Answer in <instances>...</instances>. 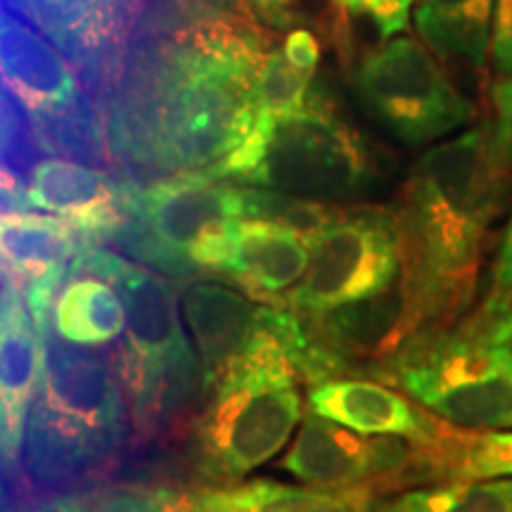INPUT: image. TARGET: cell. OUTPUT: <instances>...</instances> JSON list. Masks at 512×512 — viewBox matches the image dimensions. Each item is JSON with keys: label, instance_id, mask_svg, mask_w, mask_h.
<instances>
[{"label": "cell", "instance_id": "6da1fadb", "mask_svg": "<svg viewBox=\"0 0 512 512\" xmlns=\"http://www.w3.org/2000/svg\"><path fill=\"white\" fill-rule=\"evenodd\" d=\"M271 31L252 10L147 0L100 93L114 159L176 176L223 162L254 126V81Z\"/></svg>", "mask_w": 512, "mask_h": 512}, {"label": "cell", "instance_id": "7a4b0ae2", "mask_svg": "<svg viewBox=\"0 0 512 512\" xmlns=\"http://www.w3.org/2000/svg\"><path fill=\"white\" fill-rule=\"evenodd\" d=\"M496 131L470 128L430 147L408 174L396 209L403 285L422 320L463 309L472 294L508 174Z\"/></svg>", "mask_w": 512, "mask_h": 512}, {"label": "cell", "instance_id": "3957f363", "mask_svg": "<svg viewBox=\"0 0 512 512\" xmlns=\"http://www.w3.org/2000/svg\"><path fill=\"white\" fill-rule=\"evenodd\" d=\"M119 366L105 351L72 347L53 325L43 332V375L24 437V475L46 494L100 482L128 439Z\"/></svg>", "mask_w": 512, "mask_h": 512}, {"label": "cell", "instance_id": "277c9868", "mask_svg": "<svg viewBox=\"0 0 512 512\" xmlns=\"http://www.w3.org/2000/svg\"><path fill=\"white\" fill-rule=\"evenodd\" d=\"M294 323L290 306H273L268 330L204 392L190 427L188 456L211 486L245 479L290 441L302 420L297 370L285 351Z\"/></svg>", "mask_w": 512, "mask_h": 512}, {"label": "cell", "instance_id": "5b68a950", "mask_svg": "<svg viewBox=\"0 0 512 512\" xmlns=\"http://www.w3.org/2000/svg\"><path fill=\"white\" fill-rule=\"evenodd\" d=\"M69 273L100 275L119 292L126 309L119 375L128 411L140 437H164L204 394L200 358L185 337L174 285L150 266L100 245L81 249Z\"/></svg>", "mask_w": 512, "mask_h": 512}, {"label": "cell", "instance_id": "8992f818", "mask_svg": "<svg viewBox=\"0 0 512 512\" xmlns=\"http://www.w3.org/2000/svg\"><path fill=\"white\" fill-rule=\"evenodd\" d=\"M204 174L328 204L373 188L377 166L361 133L313 86L302 110L254 117L247 138Z\"/></svg>", "mask_w": 512, "mask_h": 512}, {"label": "cell", "instance_id": "52a82bcc", "mask_svg": "<svg viewBox=\"0 0 512 512\" xmlns=\"http://www.w3.org/2000/svg\"><path fill=\"white\" fill-rule=\"evenodd\" d=\"M242 219L240 183L204 171L164 176L147 185L136 183L128 219L110 242L138 264L174 278L221 275Z\"/></svg>", "mask_w": 512, "mask_h": 512}, {"label": "cell", "instance_id": "ba28073f", "mask_svg": "<svg viewBox=\"0 0 512 512\" xmlns=\"http://www.w3.org/2000/svg\"><path fill=\"white\" fill-rule=\"evenodd\" d=\"M377 370L441 420L467 430H512V370L472 332L413 337Z\"/></svg>", "mask_w": 512, "mask_h": 512}, {"label": "cell", "instance_id": "9c48e42d", "mask_svg": "<svg viewBox=\"0 0 512 512\" xmlns=\"http://www.w3.org/2000/svg\"><path fill=\"white\" fill-rule=\"evenodd\" d=\"M354 91L377 124L413 147L446 138L475 117L472 102L415 38H389L370 50L354 72Z\"/></svg>", "mask_w": 512, "mask_h": 512}, {"label": "cell", "instance_id": "30bf717a", "mask_svg": "<svg viewBox=\"0 0 512 512\" xmlns=\"http://www.w3.org/2000/svg\"><path fill=\"white\" fill-rule=\"evenodd\" d=\"M403 275L396 211H339L311 235V264L287 306L302 316L337 309L387 292Z\"/></svg>", "mask_w": 512, "mask_h": 512}, {"label": "cell", "instance_id": "8fae6325", "mask_svg": "<svg viewBox=\"0 0 512 512\" xmlns=\"http://www.w3.org/2000/svg\"><path fill=\"white\" fill-rule=\"evenodd\" d=\"M280 465L320 489H354L415 477L422 456L411 439L361 434L309 411Z\"/></svg>", "mask_w": 512, "mask_h": 512}, {"label": "cell", "instance_id": "7c38bea8", "mask_svg": "<svg viewBox=\"0 0 512 512\" xmlns=\"http://www.w3.org/2000/svg\"><path fill=\"white\" fill-rule=\"evenodd\" d=\"M72 60L93 95L105 88L147 0H8Z\"/></svg>", "mask_w": 512, "mask_h": 512}, {"label": "cell", "instance_id": "4fadbf2b", "mask_svg": "<svg viewBox=\"0 0 512 512\" xmlns=\"http://www.w3.org/2000/svg\"><path fill=\"white\" fill-rule=\"evenodd\" d=\"M133 188L136 181L110 176L98 166L48 157L31 169L27 197L31 209L57 214L100 245L126 223Z\"/></svg>", "mask_w": 512, "mask_h": 512}, {"label": "cell", "instance_id": "5bb4252c", "mask_svg": "<svg viewBox=\"0 0 512 512\" xmlns=\"http://www.w3.org/2000/svg\"><path fill=\"white\" fill-rule=\"evenodd\" d=\"M302 318L316 347L335 366L337 377L354 373L356 363L363 358L394 356L406 344V337L425 323L403 280L396 290L389 287L387 292L361 302Z\"/></svg>", "mask_w": 512, "mask_h": 512}, {"label": "cell", "instance_id": "9a60e30c", "mask_svg": "<svg viewBox=\"0 0 512 512\" xmlns=\"http://www.w3.org/2000/svg\"><path fill=\"white\" fill-rule=\"evenodd\" d=\"M0 88L29 119L60 112L91 93L79 67L34 24L0 12Z\"/></svg>", "mask_w": 512, "mask_h": 512}, {"label": "cell", "instance_id": "2e32d148", "mask_svg": "<svg viewBox=\"0 0 512 512\" xmlns=\"http://www.w3.org/2000/svg\"><path fill=\"white\" fill-rule=\"evenodd\" d=\"M43 375V330L17 283L0 294V463L19 470Z\"/></svg>", "mask_w": 512, "mask_h": 512}, {"label": "cell", "instance_id": "e0dca14e", "mask_svg": "<svg viewBox=\"0 0 512 512\" xmlns=\"http://www.w3.org/2000/svg\"><path fill=\"white\" fill-rule=\"evenodd\" d=\"M183 311L195 337L204 392L268 330L271 304L211 280H192L183 292ZM204 396V394H202Z\"/></svg>", "mask_w": 512, "mask_h": 512}, {"label": "cell", "instance_id": "ac0fdd59", "mask_svg": "<svg viewBox=\"0 0 512 512\" xmlns=\"http://www.w3.org/2000/svg\"><path fill=\"white\" fill-rule=\"evenodd\" d=\"M311 264V235L264 219H242L223 278L233 280L254 302L287 306Z\"/></svg>", "mask_w": 512, "mask_h": 512}, {"label": "cell", "instance_id": "d6986e66", "mask_svg": "<svg viewBox=\"0 0 512 512\" xmlns=\"http://www.w3.org/2000/svg\"><path fill=\"white\" fill-rule=\"evenodd\" d=\"M309 411L361 434L403 437L437 444L439 425L392 387L358 377H332L311 384Z\"/></svg>", "mask_w": 512, "mask_h": 512}, {"label": "cell", "instance_id": "ffe728a7", "mask_svg": "<svg viewBox=\"0 0 512 512\" xmlns=\"http://www.w3.org/2000/svg\"><path fill=\"white\" fill-rule=\"evenodd\" d=\"M88 245L93 242L64 219L27 211L0 219V268L19 290L48 275H67Z\"/></svg>", "mask_w": 512, "mask_h": 512}, {"label": "cell", "instance_id": "44dd1931", "mask_svg": "<svg viewBox=\"0 0 512 512\" xmlns=\"http://www.w3.org/2000/svg\"><path fill=\"white\" fill-rule=\"evenodd\" d=\"M380 503L373 486L320 489L256 479L200 491L202 512H380Z\"/></svg>", "mask_w": 512, "mask_h": 512}, {"label": "cell", "instance_id": "7402d4cb", "mask_svg": "<svg viewBox=\"0 0 512 512\" xmlns=\"http://www.w3.org/2000/svg\"><path fill=\"white\" fill-rule=\"evenodd\" d=\"M496 0H415V29L444 60L484 67L491 53Z\"/></svg>", "mask_w": 512, "mask_h": 512}, {"label": "cell", "instance_id": "603a6c76", "mask_svg": "<svg viewBox=\"0 0 512 512\" xmlns=\"http://www.w3.org/2000/svg\"><path fill=\"white\" fill-rule=\"evenodd\" d=\"M126 328V309L112 283L93 273H69L53 306V330L64 342L102 347Z\"/></svg>", "mask_w": 512, "mask_h": 512}, {"label": "cell", "instance_id": "cb8c5ba5", "mask_svg": "<svg viewBox=\"0 0 512 512\" xmlns=\"http://www.w3.org/2000/svg\"><path fill=\"white\" fill-rule=\"evenodd\" d=\"M31 140L50 157H69L74 162L98 166L117 164L110 143V128L98 95L88 93L60 112L29 119Z\"/></svg>", "mask_w": 512, "mask_h": 512}, {"label": "cell", "instance_id": "d4e9b609", "mask_svg": "<svg viewBox=\"0 0 512 512\" xmlns=\"http://www.w3.org/2000/svg\"><path fill=\"white\" fill-rule=\"evenodd\" d=\"M380 512H512V477L448 479L380 503Z\"/></svg>", "mask_w": 512, "mask_h": 512}, {"label": "cell", "instance_id": "484cf974", "mask_svg": "<svg viewBox=\"0 0 512 512\" xmlns=\"http://www.w3.org/2000/svg\"><path fill=\"white\" fill-rule=\"evenodd\" d=\"M316 72L297 67L283 48L271 46L261 57L254 81V117H283L306 105Z\"/></svg>", "mask_w": 512, "mask_h": 512}, {"label": "cell", "instance_id": "4316f807", "mask_svg": "<svg viewBox=\"0 0 512 512\" xmlns=\"http://www.w3.org/2000/svg\"><path fill=\"white\" fill-rule=\"evenodd\" d=\"M83 503L88 512H202L200 491L150 482L102 484Z\"/></svg>", "mask_w": 512, "mask_h": 512}, {"label": "cell", "instance_id": "83f0119b", "mask_svg": "<svg viewBox=\"0 0 512 512\" xmlns=\"http://www.w3.org/2000/svg\"><path fill=\"white\" fill-rule=\"evenodd\" d=\"M441 479H486L512 477V430L484 432L453 446L432 463Z\"/></svg>", "mask_w": 512, "mask_h": 512}, {"label": "cell", "instance_id": "f1b7e54d", "mask_svg": "<svg viewBox=\"0 0 512 512\" xmlns=\"http://www.w3.org/2000/svg\"><path fill=\"white\" fill-rule=\"evenodd\" d=\"M491 64H494V105L498 114L512 110V0H496L491 29Z\"/></svg>", "mask_w": 512, "mask_h": 512}, {"label": "cell", "instance_id": "f546056e", "mask_svg": "<svg viewBox=\"0 0 512 512\" xmlns=\"http://www.w3.org/2000/svg\"><path fill=\"white\" fill-rule=\"evenodd\" d=\"M337 12L368 19L382 41L401 34L411 19L413 0H332Z\"/></svg>", "mask_w": 512, "mask_h": 512}, {"label": "cell", "instance_id": "4dcf8cb0", "mask_svg": "<svg viewBox=\"0 0 512 512\" xmlns=\"http://www.w3.org/2000/svg\"><path fill=\"white\" fill-rule=\"evenodd\" d=\"M472 337L512 370V299H489Z\"/></svg>", "mask_w": 512, "mask_h": 512}, {"label": "cell", "instance_id": "1f68e13d", "mask_svg": "<svg viewBox=\"0 0 512 512\" xmlns=\"http://www.w3.org/2000/svg\"><path fill=\"white\" fill-rule=\"evenodd\" d=\"M285 55L297 64V67L309 69V72H316L318 62H320V46L318 38L306 29H297L290 31L283 43Z\"/></svg>", "mask_w": 512, "mask_h": 512}, {"label": "cell", "instance_id": "d6a6232c", "mask_svg": "<svg viewBox=\"0 0 512 512\" xmlns=\"http://www.w3.org/2000/svg\"><path fill=\"white\" fill-rule=\"evenodd\" d=\"M29 209L31 204L27 197V188H24L22 181H19L8 164L0 162V219L10 214H22V211Z\"/></svg>", "mask_w": 512, "mask_h": 512}, {"label": "cell", "instance_id": "836d02e7", "mask_svg": "<svg viewBox=\"0 0 512 512\" xmlns=\"http://www.w3.org/2000/svg\"><path fill=\"white\" fill-rule=\"evenodd\" d=\"M494 299H512V216L498 245L494 259Z\"/></svg>", "mask_w": 512, "mask_h": 512}, {"label": "cell", "instance_id": "e575fe53", "mask_svg": "<svg viewBox=\"0 0 512 512\" xmlns=\"http://www.w3.org/2000/svg\"><path fill=\"white\" fill-rule=\"evenodd\" d=\"M249 5L264 27L285 29L292 24L294 0H249Z\"/></svg>", "mask_w": 512, "mask_h": 512}, {"label": "cell", "instance_id": "d590c367", "mask_svg": "<svg viewBox=\"0 0 512 512\" xmlns=\"http://www.w3.org/2000/svg\"><path fill=\"white\" fill-rule=\"evenodd\" d=\"M12 512H88L83 498L72 494H53L46 498H36V501L24 503Z\"/></svg>", "mask_w": 512, "mask_h": 512}, {"label": "cell", "instance_id": "8d00e7d4", "mask_svg": "<svg viewBox=\"0 0 512 512\" xmlns=\"http://www.w3.org/2000/svg\"><path fill=\"white\" fill-rule=\"evenodd\" d=\"M496 138H498V145H501L505 159L512 164V110L505 114H498Z\"/></svg>", "mask_w": 512, "mask_h": 512}, {"label": "cell", "instance_id": "74e56055", "mask_svg": "<svg viewBox=\"0 0 512 512\" xmlns=\"http://www.w3.org/2000/svg\"><path fill=\"white\" fill-rule=\"evenodd\" d=\"M5 505H8V491H5V482H3V475H0V512L5 510Z\"/></svg>", "mask_w": 512, "mask_h": 512}, {"label": "cell", "instance_id": "f35d334b", "mask_svg": "<svg viewBox=\"0 0 512 512\" xmlns=\"http://www.w3.org/2000/svg\"><path fill=\"white\" fill-rule=\"evenodd\" d=\"M10 283H12V278H10L8 273L3 271V268H0V294H3V290H5V287H8Z\"/></svg>", "mask_w": 512, "mask_h": 512}, {"label": "cell", "instance_id": "ab89813d", "mask_svg": "<svg viewBox=\"0 0 512 512\" xmlns=\"http://www.w3.org/2000/svg\"><path fill=\"white\" fill-rule=\"evenodd\" d=\"M5 8H3V0H0V12H3Z\"/></svg>", "mask_w": 512, "mask_h": 512}]
</instances>
